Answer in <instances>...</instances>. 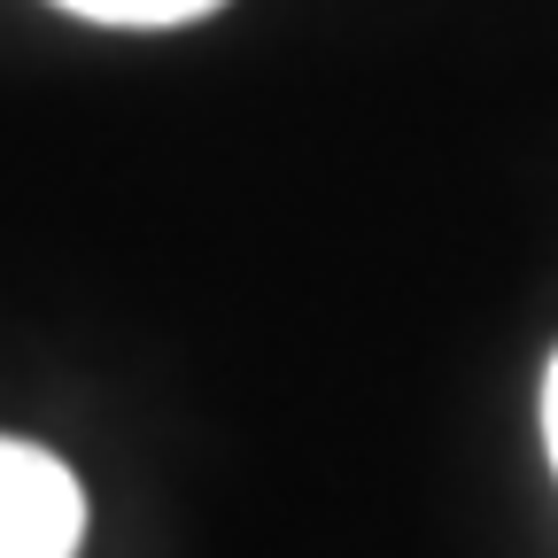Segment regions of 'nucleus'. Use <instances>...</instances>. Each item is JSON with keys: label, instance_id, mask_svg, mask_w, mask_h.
<instances>
[{"label": "nucleus", "instance_id": "obj_2", "mask_svg": "<svg viewBox=\"0 0 558 558\" xmlns=\"http://www.w3.org/2000/svg\"><path fill=\"white\" fill-rule=\"evenodd\" d=\"M54 9L86 16V24H124V32H156V24H194L226 0H54Z\"/></svg>", "mask_w": 558, "mask_h": 558}, {"label": "nucleus", "instance_id": "obj_1", "mask_svg": "<svg viewBox=\"0 0 558 558\" xmlns=\"http://www.w3.org/2000/svg\"><path fill=\"white\" fill-rule=\"evenodd\" d=\"M86 488L39 442L0 435V558H78Z\"/></svg>", "mask_w": 558, "mask_h": 558}, {"label": "nucleus", "instance_id": "obj_3", "mask_svg": "<svg viewBox=\"0 0 558 558\" xmlns=\"http://www.w3.org/2000/svg\"><path fill=\"white\" fill-rule=\"evenodd\" d=\"M543 442H550V465H558V357L543 373Z\"/></svg>", "mask_w": 558, "mask_h": 558}]
</instances>
